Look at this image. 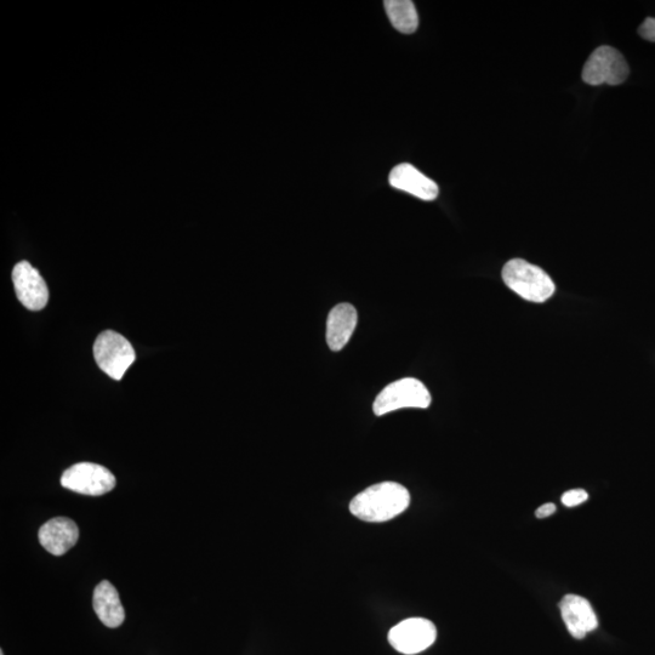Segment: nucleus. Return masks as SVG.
Returning <instances> with one entry per match:
<instances>
[{"instance_id":"nucleus-1","label":"nucleus","mask_w":655,"mask_h":655,"mask_svg":"<svg viewBox=\"0 0 655 655\" xmlns=\"http://www.w3.org/2000/svg\"><path fill=\"white\" fill-rule=\"evenodd\" d=\"M410 493L397 482H381L364 489L351 500L350 512L364 522L393 520L409 508Z\"/></svg>"},{"instance_id":"nucleus-2","label":"nucleus","mask_w":655,"mask_h":655,"mask_svg":"<svg viewBox=\"0 0 655 655\" xmlns=\"http://www.w3.org/2000/svg\"><path fill=\"white\" fill-rule=\"evenodd\" d=\"M503 281L522 299L543 304L556 292L552 278L539 266L523 259H512L504 266Z\"/></svg>"},{"instance_id":"nucleus-3","label":"nucleus","mask_w":655,"mask_h":655,"mask_svg":"<svg viewBox=\"0 0 655 655\" xmlns=\"http://www.w3.org/2000/svg\"><path fill=\"white\" fill-rule=\"evenodd\" d=\"M432 398L424 383L414 378L393 381L381 391L373 403V412L378 417L404 408L426 409Z\"/></svg>"},{"instance_id":"nucleus-4","label":"nucleus","mask_w":655,"mask_h":655,"mask_svg":"<svg viewBox=\"0 0 655 655\" xmlns=\"http://www.w3.org/2000/svg\"><path fill=\"white\" fill-rule=\"evenodd\" d=\"M95 361L101 370L115 380H122L125 372L135 361V351L123 335L106 330L94 345Z\"/></svg>"},{"instance_id":"nucleus-5","label":"nucleus","mask_w":655,"mask_h":655,"mask_svg":"<svg viewBox=\"0 0 655 655\" xmlns=\"http://www.w3.org/2000/svg\"><path fill=\"white\" fill-rule=\"evenodd\" d=\"M630 68L620 51L612 47L597 48L590 55L583 70V81L592 87L620 85L628 79Z\"/></svg>"},{"instance_id":"nucleus-6","label":"nucleus","mask_w":655,"mask_h":655,"mask_svg":"<svg viewBox=\"0 0 655 655\" xmlns=\"http://www.w3.org/2000/svg\"><path fill=\"white\" fill-rule=\"evenodd\" d=\"M116 477L106 467L93 463H79L67 469L61 486L83 495L100 497L116 487Z\"/></svg>"},{"instance_id":"nucleus-7","label":"nucleus","mask_w":655,"mask_h":655,"mask_svg":"<svg viewBox=\"0 0 655 655\" xmlns=\"http://www.w3.org/2000/svg\"><path fill=\"white\" fill-rule=\"evenodd\" d=\"M387 639L398 653L415 655L434 645L437 629L429 619L409 618L393 626Z\"/></svg>"},{"instance_id":"nucleus-8","label":"nucleus","mask_w":655,"mask_h":655,"mask_svg":"<svg viewBox=\"0 0 655 655\" xmlns=\"http://www.w3.org/2000/svg\"><path fill=\"white\" fill-rule=\"evenodd\" d=\"M13 282L17 299L26 309L41 311L47 306L49 300L47 283L30 262L21 261L14 267Z\"/></svg>"},{"instance_id":"nucleus-9","label":"nucleus","mask_w":655,"mask_h":655,"mask_svg":"<svg viewBox=\"0 0 655 655\" xmlns=\"http://www.w3.org/2000/svg\"><path fill=\"white\" fill-rule=\"evenodd\" d=\"M560 609L563 622L574 639L583 640L586 635L597 629V615L586 598L566 595L560 602Z\"/></svg>"},{"instance_id":"nucleus-10","label":"nucleus","mask_w":655,"mask_h":655,"mask_svg":"<svg viewBox=\"0 0 655 655\" xmlns=\"http://www.w3.org/2000/svg\"><path fill=\"white\" fill-rule=\"evenodd\" d=\"M39 543L54 556L65 555L79 539L76 522L66 517H56L44 523L38 533Z\"/></svg>"},{"instance_id":"nucleus-11","label":"nucleus","mask_w":655,"mask_h":655,"mask_svg":"<svg viewBox=\"0 0 655 655\" xmlns=\"http://www.w3.org/2000/svg\"><path fill=\"white\" fill-rule=\"evenodd\" d=\"M393 189L409 193L423 201H435L440 193L438 185L434 180L427 178L423 173L413 167L412 164L403 163L392 169L389 178Z\"/></svg>"},{"instance_id":"nucleus-12","label":"nucleus","mask_w":655,"mask_h":655,"mask_svg":"<svg viewBox=\"0 0 655 655\" xmlns=\"http://www.w3.org/2000/svg\"><path fill=\"white\" fill-rule=\"evenodd\" d=\"M358 322L357 310L351 304L333 307L327 321V343L329 349L339 352L349 344Z\"/></svg>"},{"instance_id":"nucleus-13","label":"nucleus","mask_w":655,"mask_h":655,"mask_svg":"<svg viewBox=\"0 0 655 655\" xmlns=\"http://www.w3.org/2000/svg\"><path fill=\"white\" fill-rule=\"evenodd\" d=\"M93 606L100 622L107 628L116 629L124 623L125 612L115 585L107 580L96 586Z\"/></svg>"},{"instance_id":"nucleus-14","label":"nucleus","mask_w":655,"mask_h":655,"mask_svg":"<svg viewBox=\"0 0 655 655\" xmlns=\"http://www.w3.org/2000/svg\"><path fill=\"white\" fill-rule=\"evenodd\" d=\"M384 5L392 26L398 32L412 34L418 30L419 16L413 2L410 0H386Z\"/></svg>"},{"instance_id":"nucleus-15","label":"nucleus","mask_w":655,"mask_h":655,"mask_svg":"<svg viewBox=\"0 0 655 655\" xmlns=\"http://www.w3.org/2000/svg\"><path fill=\"white\" fill-rule=\"evenodd\" d=\"M589 499L588 492L584 489H572L562 495V503L567 506V508H575L585 503Z\"/></svg>"},{"instance_id":"nucleus-16","label":"nucleus","mask_w":655,"mask_h":655,"mask_svg":"<svg viewBox=\"0 0 655 655\" xmlns=\"http://www.w3.org/2000/svg\"><path fill=\"white\" fill-rule=\"evenodd\" d=\"M640 36L646 41L655 42V19L653 17H648V19L643 22L639 30Z\"/></svg>"},{"instance_id":"nucleus-17","label":"nucleus","mask_w":655,"mask_h":655,"mask_svg":"<svg viewBox=\"0 0 655 655\" xmlns=\"http://www.w3.org/2000/svg\"><path fill=\"white\" fill-rule=\"evenodd\" d=\"M556 512V505L552 503L541 505L540 508L535 511V516L538 518H548L554 515Z\"/></svg>"},{"instance_id":"nucleus-18","label":"nucleus","mask_w":655,"mask_h":655,"mask_svg":"<svg viewBox=\"0 0 655 655\" xmlns=\"http://www.w3.org/2000/svg\"><path fill=\"white\" fill-rule=\"evenodd\" d=\"M0 655H4V652H3V651H0Z\"/></svg>"}]
</instances>
